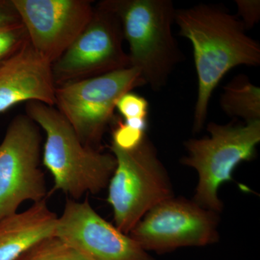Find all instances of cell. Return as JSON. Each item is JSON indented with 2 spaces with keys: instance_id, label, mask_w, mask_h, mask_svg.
Wrapping results in <instances>:
<instances>
[{
  "instance_id": "obj_15",
  "label": "cell",
  "mask_w": 260,
  "mask_h": 260,
  "mask_svg": "<svg viewBox=\"0 0 260 260\" xmlns=\"http://www.w3.org/2000/svg\"><path fill=\"white\" fill-rule=\"evenodd\" d=\"M15 260H90L56 236L46 238Z\"/></svg>"
},
{
  "instance_id": "obj_4",
  "label": "cell",
  "mask_w": 260,
  "mask_h": 260,
  "mask_svg": "<svg viewBox=\"0 0 260 260\" xmlns=\"http://www.w3.org/2000/svg\"><path fill=\"white\" fill-rule=\"evenodd\" d=\"M116 166L109 180L107 201L115 226L129 234L149 210L173 198L170 181L153 143L145 136L132 150L111 145Z\"/></svg>"
},
{
  "instance_id": "obj_2",
  "label": "cell",
  "mask_w": 260,
  "mask_h": 260,
  "mask_svg": "<svg viewBox=\"0 0 260 260\" xmlns=\"http://www.w3.org/2000/svg\"><path fill=\"white\" fill-rule=\"evenodd\" d=\"M25 111L45 133L42 160L54 179L51 192L61 191L77 200L85 193L97 194L109 184L116 166L112 153L83 144L54 107L30 102Z\"/></svg>"
},
{
  "instance_id": "obj_10",
  "label": "cell",
  "mask_w": 260,
  "mask_h": 260,
  "mask_svg": "<svg viewBox=\"0 0 260 260\" xmlns=\"http://www.w3.org/2000/svg\"><path fill=\"white\" fill-rule=\"evenodd\" d=\"M29 42L51 64L75 42L93 16L89 0H13Z\"/></svg>"
},
{
  "instance_id": "obj_1",
  "label": "cell",
  "mask_w": 260,
  "mask_h": 260,
  "mask_svg": "<svg viewBox=\"0 0 260 260\" xmlns=\"http://www.w3.org/2000/svg\"><path fill=\"white\" fill-rule=\"evenodd\" d=\"M179 34L189 41L198 76L193 131L204 126L214 90L231 70L260 64L259 43L246 34L237 15L223 7L200 4L176 10Z\"/></svg>"
},
{
  "instance_id": "obj_16",
  "label": "cell",
  "mask_w": 260,
  "mask_h": 260,
  "mask_svg": "<svg viewBox=\"0 0 260 260\" xmlns=\"http://www.w3.org/2000/svg\"><path fill=\"white\" fill-rule=\"evenodd\" d=\"M28 41L21 21L0 25V64L15 55Z\"/></svg>"
},
{
  "instance_id": "obj_3",
  "label": "cell",
  "mask_w": 260,
  "mask_h": 260,
  "mask_svg": "<svg viewBox=\"0 0 260 260\" xmlns=\"http://www.w3.org/2000/svg\"><path fill=\"white\" fill-rule=\"evenodd\" d=\"M117 16L129 47L130 67L138 70L153 91L165 87L172 72L184 61L173 35L176 10L171 0H104Z\"/></svg>"
},
{
  "instance_id": "obj_18",
  "label": "cell",
  "mask_w": 260,
  "mask_h": 260,
  "mask_svg": "<svg viewBox=\"0 0 260 260\" xmlns=\"http://www.w3.org/2000/svg\"><path fill=\"white\" fill-rule=\"evenodd\" d=\"M146 136L145 132L135 129L124 121H116L112 132V145L123 150H132L138 148Z\"/></svg>"
},
{
  "instance_id": "obj_13",
  "label": "cell",
  "mask_w": 260,
  "mask_h": 260,
  "mask_svg": "<svg viewBox=\"0 0 260 260\" xmlns=\"http://www.w3.org/2000/svg\"><path fill=\"white\" fill-rule=\"evenodd\" d=\"M58 216L47 200L34 203L25 211L0 220V260H15L32 246L55 235Z\"/></svg>"
},
{
  "instance_id": "obj_14",
  "label": "cell",
  "mask_w": 260,
  "mask_h": 260,
  "mask_svg": "<svg viewBox=\"0 0 260 260\" xmlns=\"http://www.w3.org/2000/svg\"><path fill=\"white\" fill-rule=\"evenodd\" d=\"M220 105L231 117L244 123L260 120V88L245 75H238L223 87Z\"/></svg>"
},
{
  "instance_id": "obj_5",
  "label": "cell",
  "mask_w": 260,
  "mask_h": 260,
  "mask_svg": "<svg viewBox=\"0 0 260 260\" xmlns=\"http://www.w3.org/2000/svg\"><path fill=\"white\" fill-rule=\"evenodd\" d=\"M209 136L185 143L188 155L181 160L199 175L194 203L205 209L218 212L222 203L218 191L232 180V173L243 161L254 158L260 142V120L253 122L208 125Z\"/></svg>"
},
{
  "instance_id": "obj_19",
  "label": "cell",
  "mask_w": 260,
  "mask_h": 260,
  "mask_svg": "<svg viewBox=\"0 0 260 260\" xmlns=\"http://www.w3.org/2000/svg\"><path fill=\"white\" fill-rule=\"evenodd\" d=\"M237 17L244 24L246 30L256 25L260 20L259 0H236Z\"/></svg>"
},
{
  "instance_id": "obj_11",
  "label": "cell",
  "mask_w": 260,
  "mask_h": 260,
  "mask_svg": "<svg viewBox=\"0 0 260 260\" xmlns=\"http://www.w3.org/2000/svg\"><path fill=\"white\" fill-rule=\"evenodd\" d=\"M55 236L90 260H152L128 234L104 220L85 200H68Z\"/></svg>"
},
{
  "instance_id": "obj_12",
  "label": "cell",
  "mask_w": 260,
  "mask_h": 260,
  "mask_svg": "<svg viewBox=\"0 0 260 260\" xmlns=\"http://www.w3.org/2000/svg\"><path fill=\"white\" fill-rule=\"evenodd\" d=\"M56 88L51 63L28 41L0 64V114L23 102L54 107Z\"/></svg>"
},
{
  "instance_id": "obj_9",
  "label": "cell",
  "mask_w": 260,
  "mask_h": 260,
  "mask_svg": "<svg viewBox=\"0 0 260 260\" xmlns=\"http://www.w3.org/2000/svg\"><path fill=\"white\" fill-rule=\"evenodd\" d=\"M217 225L215 212L172 198L149 210L129 234L145 250L165 251L215 242Z\"/></svg>"
},
{
  "instance_id": "obj_7",
  "label": "cell",
  "mask_w": 260,
  "mask_h": 260,
  "mask_svg": "<svg viewBox=\"0 0 260 260\" xmlns=\"http://www.w3.org/2000/svg\"><path fill=\"white\" fill-rule=\"evenodd\" d=\"M40 127L26 114L15 116L0 143V220L25 201L46 199Z\"/></svg>"
},
{
  "instance_id": "obj_17",
  "label": "cell",
  "mask_w": 260,
  "mask_h": 260,
  "mask_svg": "<svg viewBox=\"0 0 260 260\" xmlns=\"http://www.w3.org/2000/svg\"><path fill=\"white\" fill-rule=\"evenodd\" d=\"M116 109H117L124 120L130 119H147L149 103L144 97L132 91L128 92L119 98L116 102Z\"/></svg>"
},
{
  "instance_id": "obj_6",
  "label": "cell",
  "mask_w": 260,
  "mask_h": 260,
  "mask_svg": "<svg viewBox=\"0 0 260 260\" xmlns=\"http://www.w3.org/2000/svg\"><path fill=\"white\" fill-rule=\"evenodd\" d=\"M145 85L139 70L129 67L56 86L54 107L83 144L100 149L119 98Z\"/></svg>"
},
{
  "instance_id": "obj_20",
  "label": "cell",
  "mask_w": 260,
  "mask_h": 260,
  "mask_svg": "<svg viewBox=\"0 0 260 260\" xmlns=\"http://www.w3.org/2000/svg\"><path fill=\"white\" fill-rule=\"evenodd\" d=\"M20 21V16L13 0H0V25Z\"/></svg>"
},
{
  "instance_id": "obj_8",
  "label": "cell",
  "mask_w": 260,
  "mask_h": 260,
  "mask_svg": "<svg viewBox=\"0 0 260 260\" xmlns=\"http://www.w3.org/2000/svg\"><path fill=\"white\" fill-rule=\"evenodd\" d=\"M124 41L119 18L98 3L83 32L51 64L56 86L129 68Z\"/></svg>"
}]
</instances>
